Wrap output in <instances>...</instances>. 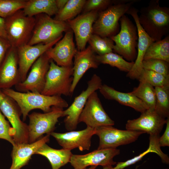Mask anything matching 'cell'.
<instances>
[{"mask_svg": "<svg viewBox=\"0 0 169 169\" xmlns=\"http://www.w3.org/2000/svg\"><path fill=\"white\" fill-rule=\"evenodd\" d=\"M73 75V66H60L50 59L45 85L41 94L49 96H70Z\"/></svg>", "mask_w": 169, "mask_h": 169, "instance_id": "7", "label": "cell"}, {"mask_svg": "<svg viewBox=\"0 0 169 169\" xmlns=\"http://www.w3.org/2000/svg\"><path fill=\"white\" fill-rule=\"evenodd\" d=\"M86 89L75 97L71 105L63 111V117L66 129L69 131L76 129L80 114L90 95L99 90L102 85V79L94 74L87 83Z\"/></svg>", "mask_w": 169, "mask_h": 169, "instance_id": "10", "label": "cell"}, {"mask_svg": "<svg viewBox=\"0 0 169 169\" xmlns=\"http://www.w3.org/2000/svg\"><path fill=\"white\" fill-rule=\"evenodd\" d=\"M157 59L169 63V36L167 35L162 39L154 42L149 46L143 60Z\"/></svg>", "mask_w": 169, "mask_h": 169, "instance_id": "28", "label": "cell"}, {"mask_svg": "<svg viewBox=\"0 0 169 169\" xmlns=\"http://www.w3.org/2000/svg\"><path fill=\"white\" fill-rule=\"evenodd\" d=\"M138 1L122 0L121 2L99 12L98 17L93 24V33L102 37L110 38L116 35L119 29L120 18L126 13L134 3Z\"/></svg>", "mask_w": 169, "mask_h": 169, "instance_id": "3", "label": "cell"}, {"mask_svg": "<svg viewBox=\"0 0 169 169\" xmlns=\"http://www.w3.org/2000/svg\"><path fill=\"white\" fill-rule=\"evenodd\" d=\"M130 92L141 100L148 110H155L156 95L154 87L148 83L140 82L138 86Z\"/></svg>", "mask_w": 169, "mask_h": 169, "instance_id": "29", "label": "cell"}, {"mask_svg": "<svg viewBox=\"0 0 169 169\" xmlns=\"http://www.w3.org/2000/svg\"><path fill=\"white\" fill-rule=\"evenodd\" d=\"M81 122L93 128L115 124L103 108L96 91L90 95L87 101L79 119L78 123Z\"/></svg>", "mask_w": 169, "mask_h": 169, "instance_id": "13", "label": "cell"}, {"mask_svg": "<svg viewBox=\"0 0 169 169\" xmlns=\"http://www.w3.org/2000/svg\"><path fill=\"white\" fill-rule=\"evenodd\" d=\"M88 42L94 52L98 55L113 52L114 44L110 38L102 37L93 33Z\"/></svg>", "mask_w": 169, "mask_h": 169, "instance_id": "33", "label": "cell"}, {"mask_svg": "<svg viewBox=\"0 0 169 169\" xmlns=\"http://www.w3.org/2000/svg\"><path fill=\"white\" fill-rule=\"evenodd\" d=\"M95 54L90 45L82 50H77L73 66V79L70 90L71 95L87 71L90 68H98L100 64L96 60Z\"/></svg>", "mask_w": 169, "mask_h": 169, "instance_id": "22", "label": "cell"}, {"mask_svg": "<svg viewBox=\"0 0 169 169\" xmlns=\"http://www.w3.org/2000/svg\"><path fill=\"white\" fill-rule=\"evenodd\" d=\"M140 82L149 84L154 87L169 85V76L143 69L138 78Z\"/></svg>", "mask_w": 169, "mask_h": 169, "instance_id": "34", "label": "cell"}, {"mask_svg": "<svg viewBox=\"0 0 169 169\" xmlns=\"http://www.w3.org/2000/svg\"><path fill=\"white\" fill-rule=\"evenodd\" d=\"M50 135L55 139L63 149L71 151L78 148L82 151L90 149L91 138L95 135V128L87 126L81 131H72L64 133L53 132Z\"/></svg>", "mask_w": 169, "mask_h": 169, "instance_id": "18", "label": "cell"}, {"mask_svg": "<svg viewBox=\"0 0 169 169\" xmlns=\"http://www.w3.org/2000/svg\"><path fill=\"white\" fill-rule=\"evenodd\" d=\"M98 13L95 11L84 13L66 22L74 33L78 50H82L86 48L87 42L93 34V24L98 17Z\"/></svg>", "mask_w": 169, "mask_h": 169, "instance_id": "15", "label": "cell"}, {"mask_svg": "<svg viewBox=\"0 0 169 169\" xmlns=\"http://www.w3.org/2000/svg\"><path fill=\"white\" fill-rule=\"evenodd\" d=\"M159 135H150L149 146L146 151L130 159L117 163L113 169H123L140 161L145 156L150 152L157 154L161 158L162 163L168 164L169 158L168 155L163 153L161 149L159 143Z\"/></svg>", "mask_w": 169, "mask_h": 169, "instance_id": "26", "label": "cell"}, {"mask_svg": "<svg viewBox=\"0 0 169 169\" xmlns=\"http://www.w3.org/2000/svg\"><path fill=\"white\" fill-rule=\"evenodd\" d=\"M2 90L18 104L23 115V121L26 120L29 112L34 109H39L47 113L51 111L53 106L63 108L68 106V102L60 96H49L31 92H21L11 88Z\"/></svg>", "mask_w": 169, "mask_h": 169, "instance_id": "2", "label": "cell"}, {"mask_svg": "<svg viewBox=\"0 0 169 169\" xmlns=\"http://www.w3.org/2000/svg\"><path fill=\"white\" fill-rule=\"evenodd\" d=\"M99 90L101 95L107 99L115 100L141 113L148 110L141 100L130 92H122L105 84H102Z\"/></svg>", "mask_w": 169, "mask_h": 169, "instance_id": "24", "label": "cell"}, {"mask_svg": "<svg viewBox=\"0 0 169 169\" xmlns=\"http://www.w3.org/2000/svg\"><path fill=\"white\" fill-rule=\"evenodd\" d=\"M68 1V0H55L56 6L59 11L64 7Z\"/></svg>", "mask_w": 169, "mask_h": 169, "instance_id": "42", "label": "cell"}, {"mask_svg": "<svg viewBox=\"0 0 169 169\" xmlns=\"http://www.w3.org/2000/svg\"><path fill=\"white\" fill-rule=\"evenodd\" d=\"M4 19L7 39L11 47L17 48L27 44L34 26L35 17L25 15L21 9Z\"/></svg>", "mask_w": 169, "mask_h": 169, "instance_id": "4", "label": "cell"}, {"mask_svg": "<svg viewBox=\"0 0 169 169\" xmlns=\"http://www.w3.org/2000/svg\"><path fill=\"white\" fill-rule=\"evenodd\" d=\"M0 36L7 38L5 28V19L0 17Z\"/></svg>", "mask_w": 169, "mask_h": 169, "instance_id": "41", "label": "cell"}, {"mask_svg": "<svg viewBox=\"0 0 169 169\" xmlns=\"http://www.w3.org/2000/svg\"><path fill=\"white\" fill-rule=\"evenodd\" d=\"M120 153L116 148L97 149L84 155L72 154L69 162L74 169H85L89 166H112L117 163L114 157Z\"/></svg>", "mask_w": 169, "mask_h": 169, "instance_id": "14", "label": "cell"}, {"mask_svg": "<svg viewBox=\"0 0 169 169\" xmlns=\"http://www.w3.org/2000/svg\"><path fill=\"white\" fill-rule=\"evenodd\" d=\"M50 135L47 134L31 143L15 144L11 154L12 164L9 169H20L27 165L31 156L43 145L49 141Z\"/></svg>", "mask_w": 169, "mask_h": 169, "instance_id": "23", "label": "cell"}, {"mask_svg": "<svg viewBox=\"0 0 169 169\" xmlns=\"http://www.w3.org/2000/svg\"><path fill=\"white\" fill-rule=\"evenodd\" d=\"M96 58L99 64H109L127 73L131 70L134 63V61H126L120 55L113 52L102 55H97Z\"/></svg>", "mask_w": 169, "mask_h": 169, "instance_id": "30", "label": "cell"}, {"mask_svg": "<svg viewBox=\"0 0 169 169\" xmlns=\"http://www.w3.org/2000/svg\"><path fill=\"white\" fill-rule=\"evenodd\" d=\"M34 17L35 25L28 45L49 44L62 38L63 33L70 29L66 22L56 20L45 14Z\"/></svg>", "mask_w": 169, "mask_h": 169, "instance_id": "5", "label": "cell"}, {"mask_svg": "<svg viewBox=\"0 0 169 169\" xmlns=\"http://www.w3.org/2000/svg\"><path fill=\"white\" fill-rule=\"evenodd\" d=\"M86 1L85 0H68L64 7L58 11L54 18L65 22L74 19L83 9Z\"/></svg>", "mask_w": 169, "mask_h": 169, "instance_id": "31", "label": "cell"}, {"mask_svg": "<svg viewBox=\"0 0 169 169\" xmlns=\"http://www.w3.org/2000/svg\"><path fill=\"white\" fill-rule=\"evenodd\" d=\"M119 33L110 37L115 42L113 51L129 62L134 61L137 54L138 34L136 26L125 14L120 19Z\"/></svg>", "mask_w": 169, "mask_h": 169, "instance_id": "6", "label": "cell"}, {"mask_svg": "<svg viewBox=\"0 0 169 169\" xmlns=\"http://www.w3.org/2000/svg\"><path fill=\"white\" fill-rule=\"evenodd\" d=\"M139 21L154 42L162 39L169 31V8L160 5L158 0H152L140 11Z\"/></svg>", "mask_w": 169, "mask_h": 169, "instance_id": "1", "label": "cell"}, {"mask_svg": "<svg viewBox=\"0 0 169 169\" xmlns=\"http://www.w3.org/2000/svg\"><path fill=\"white\" fill-rule=\"evenodd\" d=\"M166 119L159 115L155 110H147L137 118L127 120L126 130L140 131L150 135H159Z\"/></svg>", "mask_w": 169, "mask_h": 169, "instance_id": "19", "label": "cell"}, {"mask_svg": "<svg viewBox=\"0 0 169 169\" xmlns=\"http://www.w3.org/2000/svg\"><path fill=\"white\" fill-rule=\"evenodd\" d=\"M35 154L45 157L49 160L52 169H59L70 162L72 155L70 150L62 149H56L48 146L46 143L43 145Z\"/></svg>", "mask_w": 169, "mask_h": 169, "instance_id": "25", "label": "cell"}, {"mask_svg": "<svg viewBox=\"0 0 169 169\" xmlns=\"http://www.w3.org/2000/svg\"><path fill=\"white\" fill-rule=\"evenodd\" d=\"M13 130L10 126L9 122L7 120L0 110V139H4L15 144L13 137Z\"/></svg>", "mask_w": 169, "mask_h": 169, "instance_id": "38", "label": "cell"}, {"mask_svg": "<svg viewBox=\"0 0 169 169\" xmlns=\"http://www.w3.org/2000/svg\"><path fill=\"white\" fill-rule=\"evenodd\" d=\"M63 108L53 106L49 112L44 113L34 112L28 115V143L34 142L44 134L50 135L53 132L59 119L63 117Z\"/></svg>", "mask_w": 169, "mask_h": 169, "instance_id": "8", "label": "cell"}, {"mask_svg": "<svg viewBox=\"0 0 169 169\" xmlns=\"http://www.w3.org/2000/svg\"><path fill=\"white\" fill-rule=\"evenodd\" d=\"M122 0H89L86 1L83 8L84 13L93 11L98 12L106 9L109 6L118 3Z\"/></svg>", "mask_w": 169, "mask_h": 169, "instance_id": "37", "label": "cell"}, {"mask_svg": "<svg viewBox=\"0 0 169 169\" xmlns=\"http://www.w3.org/2000/svg\"><path fill=\"white\" fill-rule=\"evenodd\" d=\"M11 47L7 38L0 36V66Z\"/></svg>", "mask_w": 169, "mask_h": 169, "instance_id": "39", "label": "cell"}, {"mask_svg": "<svg viewBox=\"0 0 169 169\" xmlns=\"http://www.w3.org/2000/svg\"><path fill=\"white\" fill-rule=\"evenodd\" d=\"M22 10L25 15L30 17L41 13L51 16L59 11L55 0H28Z\"/></svg>", "mask_w": 169, "mask_h": 169, "instance_id": "27", "label": "cell"}, {"mask_svg": "<svg viewBox=\"0 0 169 169\" xmlns=\"http://www.w3.org/2000/svg\"><path fill=\"white\" fill-rule=\"evenodd\" d=\"M112 166L108 165L103 167V169H113Z\"/></svg>", "mask_w": 169, "mask_h": 169, "instance_id": "43", "label": "cell"}, {"mask_svg": "<svg viewBox=\"0 0 169 169\" xmlns=\"http://www.w3.org/2000/svg\"><path fill=\"white\" fill-rule=\"evenodd\" d=\"M20 82L17 48L11 47L0 66V89L11 88Z\"/></svg>", "mask_w": 169, "mask_h": 169, "instance_id": "21", "label": "cell"}, {"mask_svg": "<svg viewBox=\"0 0 169 169\" xmlns=\"http://www.w3.org/2000/svg\"><path fill=\"white\" fill-rule=\"evenodd\" d=\"M50 60L45 53L42 55L31 66V70L25 79L15 86L17 91L41 93L45 85Z\"/></svg>", "mask_w": 169, "mask_h": 169, "instance_id": "12", "label": "cell"}, {"mask_svg": "<svg viewBox=\"0 0 169 169\" xmlns=\"http://www.w3.org/2000/svg\"><path fill=\"white\" fill-rule=\"evenodd\" d=\"M139 11L131 7L126 13L130 15L136 23L138 34L137 52L136 57L131 70L127 73V77L131 79H138L143 69L142 63L145 53L150 45L154 42L143 29L139 21Z\"/></svg>", "mask_w": 169, "mask_h": 169, "instance_id": "20", "label": "cell"}, {"mask_svg": "<svg viewBox=\"0 0 169 169\" xmlns=\"http://www.w3.org/2000/svg\"><path fill=\"white\" fill-rule=\"evenodd\" d=\"M95 128V135L99 138L97 149L116 148L135 142L143 132L129 130H121L112 126H101Z\"/></svg>", "mask_w": 169, "mask_h": 169, "instance_id": "11", "label": "cell"}, {"mask_svg": "<svg viewBox=\"0 0 169 169\" xmlns=\"http://www.w3.org/2000/svg\"><path fill=\"white\" fill-rule=\"evenodd\" d=\"M142 68L169 76V63L163 60L150 59L143 60Z\"/></svg>", "mask_w": 169, "mask_h": 169, "instance_id": "36", "label": "cell"}, {"mask_svg": "<svg viewBox=\"0 0 169 169\" xmlns=\"http://www.w3.org/2000/svg\"><path fill=\"white\" fill-rule=\"evenodd\" d=\"M138 166H137L136 167V168L135 169H137L138 167Z\"/></svg>", "mask_w": 169, "mask_h": 169, "instance_id": "45", "label": "cell"}, {"mask_svg": "<svg viewBox=\"0 0 169 169\" xmlns=\"http://www.w3.org/2000/svg\"><path fill=\"white\" fill-rule=\"evenodd\" d=\"M97 166H91L90 167L86 168L85 169H95L97 167Z\"/></svg>", "mask_w": 169, "mask_h": 169, "instance_id": "44", "label": "cell"}, {"mask_svg": "<svg viewBox=\"0 0 169 169\" xmlns=\"http://www.w3.org/2000/svg\"><path fill=\"white\" fill-rule=\"evenodd\" d=\"M0 110L12 125L15 144L28 143V125L20 119L22 114L19 106L1 89Z\"/></svg>", "mask_w": 169, "mask_h": 169, "instance_id": "9", "label": "cell"}, {"mask_svg": "<svg viewBox=\"0 0 169 169\" xmlns=\"http://www.w3.org/2000/svg\"><path fill=\"white\" fill-rule=\"evenodd\" d=\"M45 53L50 59L58 65L62 67L73 66V59L77 49L73 40V32L70 29L63 37Z\"/></svg>", "mask_w": 169, "mask_h": 169, "instance_id": "16", "label": "cell"}, {"mask_svg": "<svg viewBox=\"0 0 169 169\" xmlns=\"http://www.w3.org/2000/svg\"><path fill=\"white\" fill-rule=\"evenodd\" d=\"M26 0H0V17L5 18L24 7Z\"/></svg>", "mask_w": 169, "mask_h": 169, "instance_id": "35", "label": "cell"}, {"mask_svg": "<svg viewBox=\"0 0 169 169\" xmlns=\"http://www.w3.org/2000/svg\"><path fill=\"white\" fill-rule=\"evenodd\" d=\"M156 95L155 110L166 118L169 117V85L154 87Z\"/></svg>", "mask_w": 169, "mask_h": 169, "instance_id": "32", "label": "cell"}, {"mask_svg": "<svg viewBox=\"0 0 169 169\" xmlns=\"http://www.w3.org/2000/svg\"><path fill=\"white\" fill-rule=\"evenodd\" d=\"M166 128L163 134L159 138L160 147L169 146V117L166 119Z\"/></svg>", "mask_w": 169, "mask_h": 169, "instance_id": "40", "label": "cell"}, {"mask_svg": "<svg viewBox=\"0 0 169 169\" xmlns=\"http://www.w3.org/2000/svg\"><path fill=\"white\" fill-rule=\"evenodd\" d=\"M61 38L47 44L40 43L33 45L26 44L17 48L21 82L25 79L29 70L35 61Z\"/></svg>", "mask_w": 169, "mask_h": 169, "instance_id": "17", "label": "cell"}]
</instances>
